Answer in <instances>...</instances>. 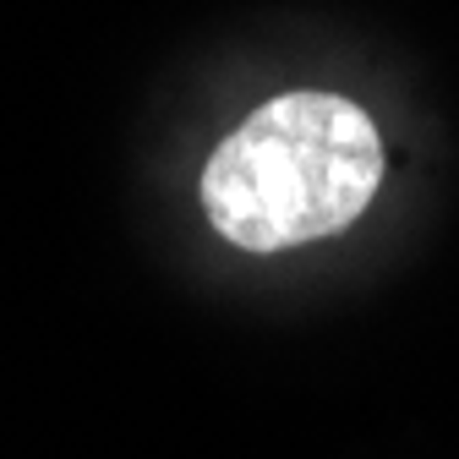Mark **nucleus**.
Segmentation results:
<instances>
[{
	"label": "nucleus",
	"instance_id": "f257e3e1",
	"mask_svg": "<svg viewBox=\"0 0 459 459\" xmlns=\"http://www.w3.org/2000/svg\"><path fill=\"white\" fill-rule=\"evenodd\" d=\"M388 181L377 115L339 88H284L203 164V213L241 252H296L361 224Z\"/></svg>",
	"mask_w": 459,
	"mask_h": 459
}]
</instances>
